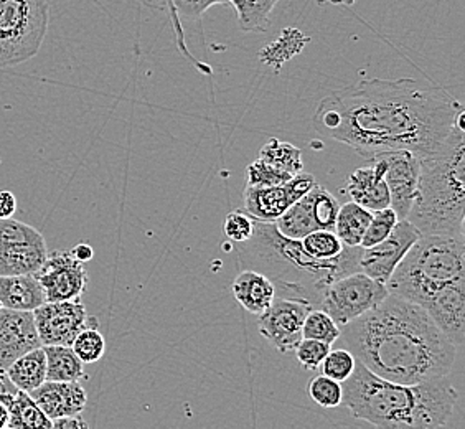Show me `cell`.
<instances>
[{
  "label": "cell",
  "instance_id": "cell-1",
  "mask_svg": "<svg viewBox=\"0 0 465 429\" xmlns=\"http://www.w3.org/2000/svg\"><path fill=\"white\" fill-rule=\"evenodd\" d=\"M464 116L462 105L442 88L412 78L361 80L319 103L313 129L361 157L406 149L436 153Z\"/></svg>",
  "mask_w": 465,
  "mask_h": 429
},
{
  "label": "cell",
  "instance_id": "cell-2",
  "mask_svg": "<svg viewBox=\"0 0 465 429\" xmlns=\"http://www.w3.org/2000/svg\"><path fill=\"white\" fill-rule=\"evenodd\" d=\"M339 339L371 374L394 384L442 380L456 362V345L428 313L394 294L341 325Z\"/></svg>",
  "mask_w": 465,
  "mask_h": 429
},
{
  "label": "cell",
  "instance_id": "cell-3",
  "mask_svg": "<svg viewBox=\"0 0 465 429\" xmlns=\"http://www.w3.org/2000/svg\"><path fill=\"white\" fill-rule=\"evenodd\" d=\"M341 386V404L353 418L376 428H444L459 398L446 378L426 384H394L371 374L358 360L353 374Z\"/></svg>",
  "mask_w": 465,
  "mask_h": 429
},
{
  "label": "cell",
  "instance_id": "cell-4",
  "mask_svg": "<svg viewBox=\"0 0 465 429\" xmlns=\"http://www.w3.org/2000/svg\"><path fill=\"white\" fill-rule=\"evenodd\" d=\"M236 244L242 269L269 277L276 297H299L313 307H319L323 291L333 281L360 271L361 246H347L333 260H315L305 253L301 240L281 234L274 222L256 220L250 240Z\"/></svg>",
  "mask_w": 465,
  "mask_h": 429
},
{
  "label": "cell",
  "instance_id": "cell-5",
  "mask_svg": "<svg viewBox=\"0 0 465 429\" xmlns=\"http://www.w3.org/2000/svg\"><path fill=\"white\" fill-rule=\"evenodd\" d=\"M465 218L464 116L438 151L420 157V180L406 216L420 234H462Z\"/></svg>",
  "mask_w": 465,
  "mask_h": 429
},
{
  "label": "cell",
  "instance_id": "cell-6",
  "mask_svg": "<svg viewBox=\"0 0 465 429\" xmlns=\"http://www.w3.org/2000/svg\"><path fill=\"white\" fill-rule=\"evenodd\" d=\"M465 281L462 234H420L396 266L386 287L390 294L422 305L442 287Z\"/></svg>",
  "mask_w": 465,
  "mask_h": 429
},
{
  "label": "cell",
  "instance_id": "cell-7",
  "mask_svg": "<svg viewBox=\"0 0 465 429\" xmlns=\"http://www.w3.org/2000/svg\"><path fill=\"white\" fill-rule=\"evenodd\" d=\"M50 25L46 0H0V68L34 58Z\"/></svg>",
  "mask_w": 465,
  "mask_h": 429
},
{
  "label": "cell",
  "instance_id": "cell-8",
  "mask_svg": "<svg viewBox=\"0 0 465 429\" xmlns=\"http://www.w3.org/2000/svg\"><path fill=\"white\" fill-rule=\"evenodd\" d=\"M388 294L390 291L385 283H380L361 271H355L333 281L323 291L319 309L329 314L341 327L371 311Z\"/></svg>",
  "mask_w": 465,
  "mask_h": 429
},
{
  "label": "cell",
  "instance_id": "cell-9",
  "mask_svg": "<svg viewBox=\"0 0 465 429\" xmlns=\"http://www.w3.org/2000/svg\"><path fill=\"white\" fill-rule=\"evenodd\" d=\"M46 258L42 233L12 216L0 218V274H35Z\"/></svg>",
  "mask_w": 465,
  "mask_h": 429
},
{
  "label": "cell",
  "instance_id": "cell-10",
  "mask_svg": "<svg viewBox=\"0 0 465 429\" xmlns=\"http://www.w3.org/2000/svg\"><path fill=\"white\" fill-rule=\"evenodd\" d=\"M42 345H70L84 329L98 327V319L86 313L80 299L45 301L34 311Z\"/></svg>",
  "mask_w": 465,
  "mask_h": 429
},
{
  "label": "cell",
  "instance_id": "cell-11",
  "mask_svg": "<svg viewBox=\"0 0 465 429\" xmlns=\"http://www.w3.org/2000/svg\"><path fill=\"white\" fill-rule=\"evenodd\" d=\"M311 309L313 305L305 299L274 297L268 309L260 314L258 331L281 354H291L302 339V325Z\"/></svg>",
  "mask_w": 465,
  "mask_h": 429
},
{
  "label": "cell",
  "instance_id": "cell-12",
  "mask_svg": "<svg viewBox=\"0 0 465 429\" xmlns=\"http://www.w3.org/2000/svg\"><path fill=\"white\" fill-rule=\"evenodd\" d=\"M317 185L312 174L301 172L284 184L272 187H248L242 192V206L248 214L260 222H276L281 214L297 200L304 197Z\"/></svg>",
  "mask_w": 465,
  "mask_h": 429
},
{
  "label": "cell",
  "instance_id": "cell-13",
  "mask_svg": "<svg viewBox=\"0 0 465 429\" xmlns=\"http://www.w3.org/2000/svg\"><path fill=\"white\" fill-rule=\"evenodd\" d=\"M420 230L411 222L400 220L383 242L361 248L360 271L386 284L404 254L420 240Z\"/></svg>",
  "mask_w": 465,
  "mask_h": 429
},
{
  "label": "cell",
  "instance_id": "cell-14",
  "mask_svg": "<svg viewBox=\"0 0 465 429\" xmlns=\"http://www.w3.org/2000/svg\"><path fill=\"white\" fill-rule=\"evenodd\" d=\"M35 277L45 293V301L80 299L88 286L84 263L76 260L72 251L48 253V258L36 271Z\"/></svg>",
  "mask_w": 465,
  "mask_h": 429
},
{
  "label": "cell",
  "instance_id": "cell-15",
  "mask_svg": "<svg viewBox=\"0 0 465 429\" xmlns=\"http://www.w3.org/2000/svg\"><path fill=\"white\" fill-rule=\"evenodd\" d=\"M381 155L386 162L385 182L390 190V206L400 220H406L416 197L420 157L406 149L388 151Z\"/></svg>",
  "mask_w": 465,
  "mask_h": 429
},
{
  "label": "cell",
  "instance_id": "cell-16",
  "mask_svg": "<svg viewBox=\"0 0 465 429\" xmlns=\"http://www.w3.org/2000/svg\"><path fill=\"white\" fill-rule=\"evenodd\" d=\"M38 347H42V340L36 332L34 311L0 307V368L7 370L12 362Z\"/></svg>",
  "mask_w": 465,
  "mask_h": 429
},
{
  "label": "cell",
  "instance_id": "cell-17",
  "mask_svg": "<svg viewBox=\"0 0 465 429\" xmlns=\"http://www.w3.org/2000/svg\"><path fill=\"white\" fill-rule=\"evenodd\" d=\"M367 161L363 167L350 174L341 192L358 205L378 212L390 206V190L385 182L386 162L381 154Z\"/></svg>",
  "mask_w": 465,
  "mask_h": 429
},
{
  "label": "cell",
  "instance_id": "cell-18",
  "mask_svg": "<svg viewBox=\"0 0 465 429\" xmlns=\"http://www.w3.org/2000/svg\"><path fill=\"white\" fill-rule=\"evenodd\" d=\"M456 347L465 337V281L442 287L420 305Z\"/></svg>",
  "mask_w": 465,
  "mask_h": 429
},
{
  "label": "cell",
  "instance_id": "cell-19",
  "mask_svg": "<svg viewBox=\"0 0 465 429\" xmlns=\"http://www.w3.org/2000/svg\"><path fill=\"white\" fill-rule=\"evenodd\" d=\"M30 396L52 421L63 416L81 414L88 403V394L80 382L46 380L34 392H30Z\"/></svg>",
  "mask_w": 465,
  "mask_h": 429
},
{
  "label": "cell",
  "instance_id": "cell-20",
  "mask_svg": "<svg viewBox=\"0 0 465 429\" xmlns=\"http://www.w3.org/2000/svg\"><path fill=\"white\" fill-rule=\"evenodd\" d=\"M45 293L35 274H0V305L14 311H35Z\"/></svg>",
  "mask_w": 465,
  "mask_h": 429
},
{
  "label": "cell",
  "instance_id": "cell-21",
  "mask_svg": "<svg viewBox=\"0 0 465 429\" xmlns=\"http://www.w3.org/2000/svg\"><path fill=\"white\" fill-rule=\"evenodd\" d=\"M232 294L248 313L260 315L274 301L276 289L271 279L262 273L242 269L232 281Z\"/></svg>",
  "mask_w": 465,
  "mask_h": 429
},
{
  "label": "cell",
  "instance_id": "cell-22",
  "mask_svg": "<svg viewBox=\"0 0 465 429\" xmlns=\"http://www.w3.org/2000/svg\"><path fill=\"white\" fill-rule=\"evenodd\" d=\"M143 7L167 12L171 0H139ZM236 10L238 24L242 32H266L271 27V14L279 0H228Z\"/></svg>",
  "mask_w": 465,
  "mask_h": 429
},
{
  "label": "cell",
  "instance_id": "cell-23",
  "mask_svg": "<svg viewBox=\"0 0 465 429\" xmlns=\"http://www.w3.org/2000/svg\"><path fill=\"white\" fill-rule=\"evenodd\" d=\"M0 402L9 412L7 429H52V420L27 392L15 390L12 394H0Z\"/></svg>",
  "mask_w": 465,
  "mask_h": 429
},
{
  "label": "cell",
  "instance_id": "cell-24",
  "mask_svg": "<svg viewBox=\"0 0 465 429\" xmlns=\"http://www.w3.org/2000/svg\"><path fill=\"white\" fill-rule=\"evenodd\" d=\"M10 382L17 390L34 392L40 384L46 382V358L44 345L35 350H30L25 355L18 357L5 370Z\"/></svg>",
  "mask_w": 465,
  "mask_h": 429
},
{
  "label": "cell",
  "instance_id": "cell-25",
  "mask_svg": "<svg viewBox=\"0 0 465 429\" xmlns=\"http://www.w3.org/2000/svg\"><path fill=\"white\" fill-rule=\"evenodd\" d=\"M215 5H230L228 0H171V7L167 10V15L171 18L172 28H173V36H175V45L182 54L187 56L190 62L195 63L198 68H202L192 54L188 52L185 45V32L182 20H198L205 14L206 10Z\"/></svg>",
  "mask_w": 465,
  "mask_h": 429
},
{
  "label": "cell",
  "instance_id": "cell-26",
  "mask_svg": "<svg viewBox=\"0 0 465 429\" xmlns=\"http://www.w3.org/2000/svg\"><path fill=\"white\" fill-rule=\"evenodd\" d=\"M46 358V380L50 382H80L84 364L70 345H44Z\"/></svg>",
  "mask_w": 465,
  "mask_h": 429
},
{
  "label": "cell",
  "instance_id": "cell-27",
  "mask_svg": "<svg viewBox=\"0 0 465 429\" xmlns=\"http://www.w3.org/2000/svg\"><path fill=\"white\" fill-rule=\"evenodd\" d=\"M373 212L358 205L355 202H347L339 208V214L333 224V232L341 238L345 246H360L363 234L367 232L368 224Z\"/></svg>",
  "mask_w": 465,
  "mask_h": 429
},
{
  "label": "cell",
  "instance_id": "cell-28",
  "mask_svg": "<svg viewBox=\"0 0 465 429\" xmlns=\"http://www.w3.org/2000/svg\"><path fill=\"white\" fill-rule=\"evenodd\" d=\"M309 38L297 28H286L282 35L260 52L261 62L278 72L279 68L304 50Z\"/></svg>",
  "mask_w": 465,
  "mask_h": 429
},
{
  "label": "cell",
  "instance_id": "cell-29",
  "mask_svg": "<svg viewBox=\"0 0 465 429\" xmlns=\"http://www.w3.org/2000/svg\"><path fill=\"white\" fill-rule=\"evenodd\" d=\"M274 224H276V228H278L281 234H284L286 238H291V240H302L305 234H309L313 230H319L317 224L313 222L309 202H307L305 195L289 206L279 218H276Z\"/></svg>",
  "mask_w": 465,
  "mask_h": 429
},
{
  "label": "cell",
  "instance_id": "cell-30",
  "mask_svg": "<svg viewBox=\"0 0 465 429\" xmlns=\"http://www.w3.org/2000/svg\"><path fill=\"white\" fill-rule=\"evenodd\" d=\"M261 161L268 162L272 167L286 172L289 175H297L304 170L302 151L292 144L279 141L276 137L269 139L260 151Z\"/></svg>",
  "mask_w": 465,
  "mask_h": 429
},
{
  "label": "cell",
  "instance_id": "cell-31",
  "mask_svg": "<svg viewBox=\"0 0 465 429\" xmlns=\"http://www.w3.org/2000/svg\"><path fill=\"white\" fill-rule=\"evenodd\" d=\"M305 198L309 202L311 214H312L317 228L331 230L337 214H339V208H341L339 200L333 197L327 188L319 185V184L305 194Z\"/></svg>",
  "mask_w": 465,
  "mask_h": 429
},
{
  "label": "cell",
  "instance_id": "cell-32",
  "mask_svg": "<svg viewBox=\"0 0 465 429\" xmlns=\"http://www.w3.org/2000/svg\"><path fill=\"white\" fill-rule=\"evenodd\" d=\"M301 243L305 253L315 260H333L341 256L343 250L347 248L333 230H325V228H319L305 234Z\"/></svg>",
  "mask_w": 465,
  "mask_h": 429
},
{
  "label": "cell",
  "instance_id": "cell-33",
  "mask_svg": "<svg viewBox=\"0 0 465 429\" xmlns=\"http://www.w3.org/2000/svg\"><path fill=\"white\" fill-rule=\"evenodd\" d=\"M302 337L304 339L321 340L329 345H333L341 337V325L331 319L329 314L313 307L305 315L302 325Z\"/></svg>",
  "mask_w": 465,
  "mask_h": 429
},
{
  "label": "cell",
  "instance_id": "cell-34",
  "mask_svg": "<svg viewBox=\"0 0 465 429\" xmlns=\"http://www.w3.org/2000/svg\"><path fill=\"white\" fill-rule=\"evenodd\" d=\"M307 394L322 408H337L343 400V386L331 376L317 375L307 384Z\"/></svg>",
  "mask_w": 465,
  "mask_h": 429
},
{
  "label": "cell",
  "instance_id": "cell-35",
  "mask_svg": "<svg viewBox=\"0 0 465 429\" xmlns=\"http://www.w3.org/2000/svg\"><path fill=\"white\" fill-rule=\"evenodd\" d=\"M72 349L84 365L86 364H96L106 352V340L103 337V334L98 331V327H90V329L81 331L74 337Z\"/></svg>",
  "mask_w": 465,
  "mask_h": 429
},
{
  "label": "cell",
  "instance_id": "cell-36",
  "mask_svg": "<svg viewBox=\"0 0 465 429\" xmlns=\"http://www.w3.org/2000/svg\"><path fill=\"white\" fill-rule=\"evenodd\" d=\"M398 222H400V218H398V214L391 206H386L383 210L373 212L360 246L368 248V246H373L376 243L383 242Z\"/></svg>",
  "mask_w": 465,
  "mask_h": 429
},
{
  "label": "cell",
  "instance_id": "cell-37",
  "mask_svg": "<svg viewBox=\"0 0 465 429\" xmlns=\"http://www.w3.org/2000/svg\"><path fill=\"white\" fill-rule=\"evenodd\" d=\"M357 365V358L349 349H331L327 357L323 358L321 368L323 375L331 376L333 380L343 384L349 378Z\"/></svg>",
  "mask_w": 465,
  "mask_h": 429
},
{
  "label": "cell",
  "instance_id": "cell-38",
  "mask_svg": "<svg viewBox=\"0 0 465 429\" xmlns=\"http://www.w3.org/2000/svg\"><path fill=\"white\" fill-rule=\"evenodd\" d=\"M246 175H248V187H272L294 177L272 167L268 162L261 161L260 157L258 161L251 162L246 169Z\"/></svg>",
  "mask_w": 465,
  "mask_h": 429
},
{
  "label": "cell",
  "instance_id": "cell-39",
  "mask_svg": "<svg viewBox=\"0 0 465 429\" xmlns=\"http://www.w3.org/2000/svg\"><path fill=\"white\" fill-rule=\"evenodd\" d=\"M256 220L246 210H234L224 218V236L232 243L248 242L254 232Z\"/></svg>",
  "mask_w": 465,
  "mask_h": 429
},
{
  "label": "cell",
  "instance_id": "cell-40",
  "mask_svg": "<svg viewBox=\"0 0 465 429\" xmlns=\"http://www.w3.org/2000/svg\"><path fill=\"white\" fill-rule=\"evenodd\" d=\"M331 345L321 342V340L301 339L295 347V357L299 360L301 367L305 370H317L321 368L323 358L327 357V354L331 352Z\"/></svg>",
  "mask_w": 465,
  "mask_h": 429
},
{
  "label": "cell",
  "instance_id": "cell-41",
  "mask_svg": "<svg viewBox=\"0 0 465 429\" xmlns=\"http://www.w3.org/2000/svg\"><path fill=\"white\" fill-rule=\"evenodd\" d=\"M17 210V198L9 190H0V218H10Z\"/></svg>",
  "mask_w": 465,
  "mask_h": 429
},
{
  "label": "cell",
  "instance_id": "cell-42",
  "mask_svg": "<svg viewBox=\"0 0 465 429\" xmlns=\"http://www.w3.org/2000/svg\"><path fill=\"white\" fill-rule=\"evenodd\" d=\"M88 423L81 418L80 414L74 416H63L52 421V429H86Z\"/></svg>",
  "mask_w": 465,
  "mask_h": 429
},
{
  "label": "cell",
  "instance_id": "cell-43",
  "mask_svg": "<svg viewBox=\"0 0 465 429\" xmlns=\"http://www.w3.org/2000/svg\"><path fill=\"white\" fill-rule=\"evenodd\" d=\"M72 254L76 260L81 261V263H86V261L93 260L94 251H93V248H91L88 243H80V244H76V246L73 248Z\"/></svg>",
  "mask_w": 465,
  "mask_h": 429
},
{
  "label": "cell",
  "instance_id": "cell-44",
  "mask_svg": "<svg viewBox=\"0 0 465 429\" xmlns=\"http://www.w3.org/2000/svg\"><path fill=\"white\" fill-rule=\"evenodd\" d=\"M15 390H17V388L10 382L9 376L5 374V370L0 368V394H12V392H15Z\"/></svg>",
  "mask_w": 465,
  "mask_h": 429
},
{
  "label": "cell",
  "instance_id": "cell-45",
  "mask_svg": "<svg viewBox=\"0 0 465 429\" xmlns=\"http://www.w3.org/2000/svg\"><path fill=\"white\" fill-rule=\"evenodd\" d=\"M319 5H341V7H350L357 4L358 0H315Z\"/></svg>",
  "mask_w": 465,
  "mask_h": 429
},
{
  "label": "cell",
  "instance_id": "cell-46",
  "mask_svg": "<svg viewBox=\"0 0 465 429\" xmlns=\"http://www.w3.org/2000/svg\"><path fill=\"white\" fill-rule=\"evenodd\" d=\"M7 424H9V412H7L5 404L0 402V429L7 428Z\"/></svg>",
  "mask_w": 465,
  "mask_h": 429
},
{
  "label": "cell",
  "instance_id": "cell-47",
  "mask_svg": "<svg viewBox=\"0 0 465 429\" xmlns=\"http://www.w3.org/2000/svg\"><path fill=\"white\" fill-rule=\"evenodd\" d=\"M0 307H2V305H0Z\"/></svg>",
  "mask_w": 465,
  "mask_h": 429
}]
</instances>
